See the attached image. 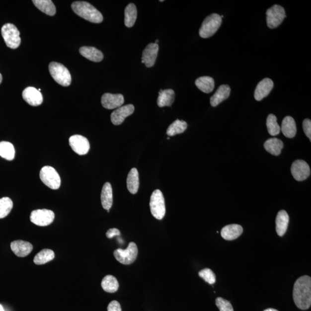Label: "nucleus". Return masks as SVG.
Returning <instances> with one entry per match:
<instances>
[{"mask_svg":"<svg viewBox=\"0 0 311 311\" xmlns=\"http://www.w3.org/2000/svg\"><path fill=\"white\" fill-rule=\"evenodd\" d=\"M296 306L302 310L310 309L311 305V278L303 276L298 278L294 285L293 292Z\"/></svg>","mask_w":311,"mask_h":311,"instance_id":"nucleus-1","label":"nucleus"},{"mask_svg":"<svg viewBox=\"0 0 311 311\" xmlns=\"http://www.w3.org/2000/svg\"><path fill=\"white\" fill-rule=\"evenodd\" d=\"M72 8L78 15L90 22L94 23L102 22L103 20L102 14L89 2L75 1L72 3Z\"/></svg>","mask_w":311,"mask_h":311,"instance_id":"nucleus-2","label":"nucleus"},{"mask_svg":"<svg viewBox=\"0 0 311 311\" xmlns=\"http://www.w3.org/2000/svg\"><path fill=\"white\" fill-rule=\"evenodd\" d=\"M222 23V18L219 14L213 13L205 18L199 31L200 37L208 38L212 37L219 30Z\"/></svg>","mask_w":311,"mask_h":311,"instance_id":"nucleus-3","label":"nucleus"},{"mask_svg":"<svg viewBox=\"0 0 311 311\" xmlns=\"http://www.w3.org/2000/svg\"><path fill=\"white\" fill-rule=\"evenodd\" d=\"M49 72L57 83L64 86H70L72 77L70 71L63 64L52 62L49 64Z\"/></svg>","mask_w":311,"mask_h":311,"instance_id":"nucleus-4","label":"nucleus"},{"mask_svg":"<svg viewBox=\"0 0 311 311\" xmlns=\"http://www.w3.org/2000/svg\"><path fill=\"white\" fill-rule=\"evenodd\" d=\"M150 209L152 215L155 218L160 220L165 215V200L161 191L156 190L151 195Z\"/></svg>","mask_w":311,"mask_h":311,"instance_id":"nucleus-5","label":"nucleus"},{"mask_svg":"<svg viewBox=\"0 0 311 311\" xmlns=\"http://www.w3.org/2000/svg\"><path fill=\"white\" fill-rule=\"evenodd\" d=\"M2 38L8 48L15 49L20 45V32L14 25L7 23L1 28Z\"/></svg>","mask_w":311,"mask_h":311,"instance_id":"nucleus-6","label":"nucleus"},{"mask_svg":"<svg viewBox=\"0 0 311 311\" xmlns=\"http://www.w3.org/2000/svg\"><path fill=\"white\" fill-rule=\"evenodd\" d=\"M40 178L50 189H59L61 186V178L59 173L50 166H45L41 169L40 172Z\"/></svg>","mask_w":311,"mask_h":311,"instance_id":"nucleus-7","label":"nucleus"},{"mask_svg":"<svg viewBox=\"0 0 311 311\" xmlns=\"http://www.w3.org/2000/svg\"><path fill=\"white\" fill-rule=\"evenodd\" d=\"M114 255L119 262L124 265H130L135 261L138 255V248L134 242H130L126 249L118 248L114 252Z\"/></svg>","mask_w":311,"mask_h":311,"instance_id":"nucleus-8","label":"nucleus"},{"mask_svg":"<svg viewBox=\"0 0 311 311\" xmlns=\"http://www.w3.org/2000/svg\"><path fill=\"white\" fill-rule=\"evenodd\" d=\"M286 14L283 7L274 5L266 11L267 26L271 29L276 28L283 23Z\"/></svg>","mask_w":311,"mask_h":311,"instance_id":"nucleus-9","label":"nucleus"},{"mask_svg":"<svg viewBox=\"0 0 311 311\" xmlns=\"http://www.w3.org/2000/svg\"><path fill=\"white\" fill-rule=\"evenodd\" d=\"M55 218L54 213L48 209H38L32 211L30 215V220L32 223L40 227L50 225Z\"/></svg>","mask_w":311,"mask_h":311,"instance_id":"nucleus-10","label":"nucleus"},{"mask_svg":"<svg viewBox=\"0 0 311 311\" xmlns=\"http://www.w3.org/2000/svg\"><path fill=\"white\" fill-rule=\"evenodd\" d=\"M291 172L295 180L303 181L309 178L311 169L309 165L305 161L297 160L293 162Z\"/></svg>","mask_w":311,"mask_h":311,"instance_id":"nucleus-11","label":"nucleus"},{"mask_svg":"<svg viewBox=\"0 0 311 311\" xmlns=\"http://www.w3.org/2000/svg\"><path fill=\"white\" fill-rule=\"evenodd\" d=\"M70 146L75 153L79 155L87 154L90 149V144L87 139L81 135H74L69 140Z\"/></svg>","mask_w":311,"mask_h":311,"instance_id":"nucleus-12","label":"nucleus"},{"mask_svg":"<svg viewBox=\"0 0 311 311\" xmlns=\"http://www.w3.org/2000/svg\"><path fill=\"white\" fill-rule=\"evenodd\" d=\"M124 102V97L122 94L104 93L101 99L103 107L108 110L120 107Z\"/></svg>","mask_w":311,"mask_h":311,"instance_id":"nucleus-13","label":"nucleus"},{"mask_svg":"<svg viewBox=\"0 0 311 311\" xmlns=\"http://www.w3.org/2000/svg\"><path fill=\"white\" fill-rule=\"evenodd\" d=\"M135 111V106L133 104L125 105L115 110L111 115V121L115 125L122 124L126 117L132 115Z\"/></svg>","mask_w":311,"mask_h":311,"instance_id":"nucleus-14","label":"nucleus"},{"mask_svg":"<svg viewBox=\"0 0 311 311\" xmlns=\"http://www.w3.org/2000/svg\"><path fill=\"white\" fill-rule=\"evenodd\" d=\"M159 47L155 43H151L144 49L142 56V63L147 68L153 67L156 60Z\"/></svg>","mask_w":311,"mask_h":311,"instance_id":"nucleus-15","label":"nucleus"},{"mask_svg":"<svg viewBox=\"0 0 311 311\" xmlns=\"http://www.w3.org/2000/svg\"><path fill=\"white\" fill-rule=\"evenodd\" d=\"M274 87V82L269 78H265L260 81L256 86L254 92L256 100L260 101L269 95Z\"/></svg>","mask_w":311,"mask_h":311,"instance_id":"nucleus-16","label":"nucleus"},{"mask_svg":"<svg viewBox=\"0 0 311 311\" xmlns=\"http://www.w3.org/2000/svg\"><path fill=\"white\" fill-rule=\"evenodd\" d=\"M23 98L32 106H38L43 102V96L38 89L32 86L25 89L22 93Z\"/></svg>","mask_w":311,"mask_h":311,"instance_id":"nucleus-17","label":"nucleus"},{"mask_svg":"<svg viewBox=\"0 0 311 311\" xmlns=\"http://www.w3.org/2000/svg\"><path fill=\"white\" fill-rule=\"evenodd\" d=\"M10 248L14 254L19 257L23 258L30 254L33 246L29 242L23 240H15L10 244Z\"/></svg>","mask_w":311,"mask_h":311,"instance_id":"nucleus-18","label":"nucleus"},{"mask_svg":"<svg viewBox=\"0 0 311 311\" xmlns=\"http://www.w3.org/2000/svg\"><path fill=\"white\" fill-rule=\"evenodd\" d=\"M243 232V227L241 226L238 224H230L223 228L221 235L224 239L233 240L239 237Z\"/></svg>","mask_w":311,"mask_h":311,"instance_id":"nucleus-19","label":"nucleus"},{"mask_svg":"<svg viewBox=\"0 0 311 311\" xmlns=\"http://www.w3.org/2000/svg\"><path fill=\"white\" fill-rule=\"evenodd\" d=\"M231 93V88L228 85H220L216 92L211 98V104L212 107H216L218 105L229 98Z\"/></svg>","mask_w":311,"mask_h":311,"instance_id":"nucleus-20","label":"nucleus"},{"mask_svg":"<svg viewBox=\"0 0 311 311\" xmlns=\"http://www.w3.org/2000/svg\"><path fill=\"white\" fill-rule=\"evenodd\" d=\"M289 222V217L287 212L282 210L276 217V232L280 236H283L287 232Z\"/></svg>","mask_w":311,"mask_h":311,"instance_id":"nucleus-21","label":"nucleus"},{"mask_svg":"<svg viewBox=\"0 0 311 311\" xmlns=\"http://www.w3.org/2000/svg\"><path fill=\"white\" fill-rule=\"evenodd\" d=\"M79 51L83 57L93 62L99 63L103 59L102 52L93 47L83 46Z\"/></svg>","mask_w":311,"mask_h":311,"instance_id":"nucleus-22","label":"nucleus"},{"mask_svg":"<svg viewBox=\"0 0 311 311\" xmlns=\"http://www.w3.org/2000/svg\"><path fill=\"white\" fill-rule=\"evenodd\" d=\"M101 202L103 208L107 211H110L113 203V189L110 183L107 182L104 184L101 193Z\"/></svg>","mask_w":311,"mask_h":311,"instance_id":"nucleus-23","label":"nucleus"},{"mask_svg":"<svg viewBox=\"0 0 311 311\" xmlns=\"http://www.w3.org/2000/svg\"><path fill=\"white\" fill-rule=\"evenodd\" d=\"M175 100V92L171 89L162 90L158 92L157 101L158 107H171Z\"/></svg>","mask_w":311,"mask_h":311,"instance_id":"nucleus-24","label":"nucleus"},{"mask_svg":"<svg viewBox=\"0 0 311 311\" xmlns=\"http://www.w3.org/2000/svg\"><path fill=\"white\" fill-rule=\"evenodd\" d=\"M281 131L287 138H294L297 132L294 119L289 116L285 117L282 122Z\"/></svg>","mask_w":311,"mask_h":311,"instance_id":"nucleus-25","label":"nucleus"},{"mask_svg":"<svg viewBox=\"0 0 311 311\" xmlns=\"http://www.w3.org/2000/svg\"><path fill=\"white\" fill-rule=\"evenodd\" d=\"M140 185L139 172L133 168L129 173L127 178V187L130 193L135 194L139 190Z\"/></svg>","mask_w":311,"mask_h":311,"instance_id":"nucleus-26","label":"nucleus"},{"mask_svg":"<svg viewBox=\"0 0 311 311\" xmlns=\"http://www.w3.org/2000/svg\"><path fill=\"white\" fill-rule=\"evenodd\" d=\"M284 147V143L277 138L267 140L264 144V148L267 152L274 156L280 155Z\"/></svg>","mask_w":311,"mask_h":311,"instance_id":"nucleus-27","label":"nucleus"},{"mask_svg":"<svg viewBox=\"0 0 311 311\" xmlns=\"http://www.w3.org/2000/svg\"><path fill=\"white\" fill-rule=\"evenodd\" d=\"M195 84L199 89L206 93H211L215 88L214 79L209 77L199 78L195 80Z\"/></svg>","mask_w":311,"mask_h":311,"instance_id":"nucleus-28","label":"nucleus"},{"mask_svg":"<svg viewBox=\"0 0 311 311\" xmlns=\"http://www.w3.org/2000/svg\"><path fill=\"white\" fill-rule=\"evenodd\" d=\"M34 4L40 10L49 16H54L56 13L55 5L51 0H33Z\"/></svg>","mask_w":311,"mask_h":311,"instance_id":"nucleus-29","label":"nucleus"},{"mask_svg":"<svg viewBox=\"0 0 311 311\" xmlns=\"http://www.w3.org/2000/svg\"><path fill=\"white\" fill-rule=\"evenodd\" d=\"M137 17L136 6L131 3L126 7L125 10V24L126 27H132L135 25Z\"/></svg>","mask_w":311,"mask_h":311,"instance_id":"nucleus-30","label":"nucleus"},{"mask_svg":"<svg viewBox=\"0 0 311 311\" xmlns=\"http://www.w3.org/2000/svg\"><path fill=\"white\" fill-rule=\"evenodd\" d=\"M55 257V254L52 249H44L40 251L34 257V262L36 265H42L52 261Z\"/></svg>","mask_w":311,"mask_h":311,"instance_id":"nucleus-31","label":"nucleus"},{"mask_svg":"<svg viewBox=\"0 0 311 311\" xmlns=\"http://www.w3.org/2000/svg\"><path fill=\"white\" fill-rule=\"evenodd\" d=\"M101 285L105 292L111 293V294L116 292L119 288V283L117 278L111 275H107L104 277Z\"/></svg>","mask_w":311,"mask_h":311,"instance_id":"nucleus-32","label":"nucleus"},{"mask_svg":"<svg viewBox=\"0 0 311 311\" xmlns=\"http://www.w3.org/2000/svg\"><path fill=\"white\" fill-rule=\"evenodd\" d=\"M0 156L7 160H13L15 156V150L13 145L9 142H0Z\"/></svg>","mask_w":311,"mask_h":311,"instance_id":"nucleus-33","label":"nucleus"},{"mask_svg":"<svg viewBox=\"0 0 311 311\" xmlns=\"http://www.w3.org/2000/svg\"><path fill=\"white\" fill-rule=\"evenodd\" d=\"M187 128V124L185 121L177 119L170 125L167 130L168 136H173L178 134L183 133Z\"/></svg>","mask_w":311,"mask_h":311,"instance_id":"nucleus-34","label":"nucleus"},{"mask_svg":"<svg viewBox=\"0 0 311 311\" xmlns=\"http://www.w3.org/2000/svg\"><path fill=\"white\" fill-rule=\"evenodd\" d=\"M266 126L271 136H277L280 133L281 127L278 124L277 117L274 115L271 114L267 117Z\"/></svg>","mask_w":311,"mask_h":311,"instance_id":"nucleus-35","label":"nucleus"},{"mask_svg":"<svg viewBox=\"0 0 311 311\" xmlns=\"http://www.w3.org/2000/svg\"><path fill=\"white\" fill-rule=\"evenodd\" d=\"M13 208V202L8 197L0 199V219L5 218L11 212Z\"/></svg>","mask_w":311,"mask_h":311,"instance_id":"nucleus-36","label":"nucleus"},{"mask_svg":"<svg viewBox=\"0 0 311 311\" xmlns=\"http://www.w3.org/2000/svg\"><path fill=\"white\" fill-rule=\"evenodd\" d=\"M199 276L209 284L213 285L216 283V275L211 269L206 268L200 271Z\"/></svg>","mask_w":311,"mask_h":311,"instance_id":"nucleus-37","label":"nucleus"},{"mask_svg":"<svg viewBox=\"0 0 311 311\" xmlns=\"http://www.w3.org/2000/svg\"><path fill=\"white\" fill-rule=\"evenodd\" d=\"M216 306L220 311H234L231 303L222 298H218L216 300Z\"/></svg>","mask_w":311,"mask_h":311,"instance_id":"nucleus-38","label":"nucleus"},{"mask_svg":"<svg viewBox=\"0 0 311 311\" xmlns=\"http://www.w3.org/2000/svg\"><path fill=\"white\" fill-rule=\"evenodd\" d=\"M304 132L307 137L311 141V121L309 119H306L303 123Z\"/></svg>","mask_w":311,"mask_h":311,"instance_id":"nucleus-39","label":"nucleus"},{"mask_svg":"<svg viewBox=\"0 0 311 311\" xmlns=\"http://www.w3.org/2000/svg\"><path fill=\"white\" fill-rule=\"evenodd\" d=\"M108 311H122L121 306L116 300L112 301L107 307Z\"/></svg>","mask_w":311,"mask_h":311,"instance_id":"nucleus-40","label":"nucleus"},{"mask_svg":"<svg viewBox=\"0 0 311 311\" xmlns=\"http://www.w3.org/2000/svg\"><path fill=\"white\" fill-rule=\"evenodd\" d=\"M121 234L120 231L117 229L108 230L106 233V236L108 238H111L115 236H119Z\"/></svg>","mask_w":311,"mask_h":311,"instance_id":"nucleus-41","label":"nucleus"},{"mask_svg":"<svg viewBox=\"0 0 311 311\" xmlns=\"http://www.w3.org/2000/svg\"><path fill=\"white\" fill-rule=\"evenodd\" d=\"M264 311H277V310L273 309H268L265 310Z\"/></svg>","mask_w":311,"mask_h":311,"instance_id":"nucleus-42","label":"nucleus"},{"mask_svg":"<svg viewBox=\"0 0 311 311\" xmlns=\"http://www.w3.org/2000/svg\"><path fill=\"white\" fill-rule=\"evenodd\" d=\"M2 75L0 74V84H1V83L2 82Z\"/></svg>","mask_w":311,"mask_h":311,"instance_id":"nucleus-43","label":"nucleus"},{"mask_svg":"<svg viewBox=\"0 0 311 311\" xmlns=\"http://www.w3.org/2000/svg\"><path fill=\"white\" fill-rule=\"evenodd\" d=\"M0 311H5L4 309H3V307L0 305Z\"/></svg>","mask_w":311,"mask_h":311,"instance_id":"nucleus-44","label":"nucleus"},{"mask_svg":"<svg viewBox=\"0 0 311 311\" xmlns=\"http://www.w3.org/2000/svg\"><path fill=\"white\" fill-rule=\"evenodd\" d=\"M158 40H156V41H155L156 44H158Z\"/></svg>","mask_w":311,"mask_h":311,"instance_id":"nucleus-45","label":"nucleus"}]
</instances>
